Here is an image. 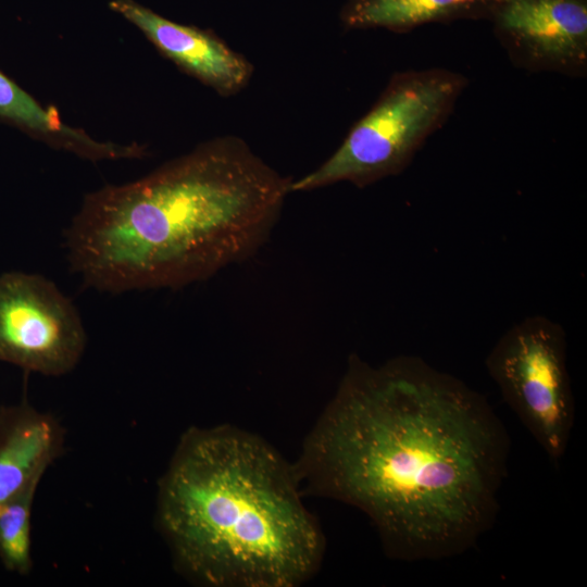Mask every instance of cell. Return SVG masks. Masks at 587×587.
<instances>
[{
	"label": "cell",
	"mask_w": 587,
	"mask_h": 587,
	"mask_svg": "<svg viewBox=\"0 0 587 587\" xmlns=\"http://www.w3.org/2000/svg\"><path fill=\"white\" fill-rule=\"evenodd\" d=\"M510 439L487 399L417 355H351L295 464L309 490L352 505L391 559L464 553L492 527Z\"/></svg>",
	"instance_id": "1"
},
{
	"label": "cell",
	"mask_w": 587,
	"mask_h": 587,
	"mask_svg": "<svg viewBox=\"0 0 587 587\" xmlns=\"http://www.w3.org/2000/svg\"><path fill=\"white\" fill-rule=\"evenodd\" d=\"M290 185L241 138H213L86 196L65 234L71 268L112 294L204 280L267 241Z\"/></svg>",
	"instance_id": "2"
},
{
	"label": "cell",
	"mask_w": 587,
	"mask_h": 587,
	"mask_svg": "<svg viewBox=\"0 0 587 587\" xmlns=\"http://www.w3.org/2000/svg\"><path fill=\"white\" fill-rule=\"evenodd\" d=\"M295 464L232 425L192 426L159 479L155 523L173 564L207 587H296L319 569L324 538Z\"/></svg>",
	"instance_id": "3"
},
{
	"label": "cell",
	"mask_w": 587,
	"mask_h": 587,
	"mask_svg": "<svg viewBox=\"0 0 587 587\" xmlns=\"http://www.w3.org/2000/svg\"><path fill=\"white\" fill-rule=\"evenodd\" d=\"M467 85L463 74L442 67L392 74L339 148L317 168L291 180L290 192L340 182L364 188L402 173L445 125Z\"/></svg>",
	"instance_id": "4"
},
{
	"label": "cell",
	"mask_w": 587,
	"mask_h": 587,
	"mask_svg": "<svg viewBox=\"0 0 587 587\" xmlns=\"http://www.w3.org/2000/svg\"><path fill=\"white\" fill-rule=\"evenodd\" d=\"M566 351L563 326L536 314L508 328L485 359L503 401L554 467L566 453L575 420Z\"/></svg>",
	"instance_id": "5"
},
{
	"label": "cell",
	"mask_w": 587,
	"mask_h": 587,
	"mask_svg": "<svg viewBox=\"0 0 587 587\" xmlns=\"http://www.w3.org/2000/svg\"><path fill=\"white\" fill-rule=\"evenodd\" d=\"M86 341L76 308L51 280L24 272L0 275V361L61 376L77 365Z\"/></svg>",
	"instance_id": "6"
},
{
	"label": "cell",
	"mask_w": 587,
	"mask_h": 587,
	"mask_svg": "<svg viewBox=\"0 0 587 587\" xmlns=\"http://www.w3.org/2000/svg\"><path fill=\"white\" fill-rule=\"evenodd\" d=\"M487 21L514 66L586 76L587 0H492Z\"/></svg>",
	"instance_id": "7"
},
{
	"label": "cell",
	"mask_w": 587,
	"mask_h": 587,
	"mask_svg": "<svg viewBox=\"0 0 587 587\" xmlns=\"http://www.w3.org/2000/svg\"><path fill=\"white\" fill-rule=\"evenodd\" d=\"M109 8L140 29L179 68L218 95L235 96L249 84L251 62L212 30L175 23L134 0H111Z\"/></svg>",
	"instance_id": "8"
},
{
	"label": "cell",
	"mask_w": 587,
	"mask_h": 587,
	"mask_svg": "<svg viewBox=\"0 0 587 587\" xmlns=\"http://www.w3.org/2000/svg\"><path fill=\"white\" fill-rule=\"evenodd\" d=\"M65 430L50 413L28 403L0 409V507L64 452Z\"/></svg>",
	"instance_id": "9"
},
{
	"label": "cell",
	"mask_w": 587,
	"mask_h": 587,
	"mask_svg": "<svg viewBox=\"0 0 587 587\" xmlns=\"http://www.w3.org/2000/svg\"><path fill=\"white\" fill-rule=\"evenodd\" d=\"M492 0H347L339 18L345 29L384 28L408 33L433 23L487 21Z\"/></svg>",
	"instance_id": "10"
},
{
	"label": "cell",
	"mask_w": 587,
	"mask_h": 587,
	"mask_svg": "<svg viewBox=\"0 0 587 587\" xmlns=\"http://www.w3.org/2000/svg\"><path fill=\"white\" fill-rule=\"evenodd\" d=\"M0 120L91 160L139 158L137 145L99 142L64 124L54 108L42 107L27 91L0 71Z\"/></svg>",
	"instance_id": "11"
},
{
	"label": "cell",
	"mask_w": 587,
	"mask_h": 587,
	"mask_svg": "<svg viewBox=\"0 0 587 587\" xmlns=\"http://www.w3.org/2000/svg\"><path fill=\"white\" fill-rule=\"evenodd\" d=\"M39 483H29L0 507V559L4 567L22 575L33 565L30 519Z\"/></svg>",
	"instance_id": "12"
}]
</instances>
